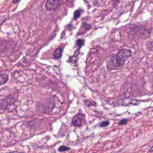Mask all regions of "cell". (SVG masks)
I'll return each instance as SVG.
<instances>
[{"label":"cell","mask_w":153,"mask_h":153,"mask_svg":"<svg viewBox=\"0 0 153 153\" xmlns=\"http://www.w3.org/2000/svg\"><path fill=\"white\" fill-rule=\"evenodd\" d=\"M61 0H47L45 4V9L47 10H55L60 5Z\"/></svg>","instance_id":"3957f363"},{"label":"cell","mask_w":153,"mask_h":153,"mask_svg":"<svg viewBox=\"0 0 153 153\" xmlns=\"http://www.w3.org/2000/svg\"><path fill=\"white\" fill-rule=\"evenodd\" d=\"M84 40H77V41H76V45H77L79 47H81L82 46H83L84 45Z\"/></svg>","instance_id":"30bf717a"},{"label":"cell","mask_w":153,"mask_h":153,"mask_svg":"<svg viewBox=\"0 0 153 153\" xmlns=\"http://www.w3.org/2000/svg\"><path fill=\"white\" fill-rule=\"evenodd\" d=\"M127 121H128V120H127V119H126V118L122 119L121 120H120V121L118 122V126H123V125H124V124H127Z\"/></svg>","instance_id":"8fae6325"},{"label":"cell","mask_w":153,"mask_h":153,"mask_svg":"<svg viewBox=\"0 0 153 153\" xmlns=\"http://www.w3.org/2000/svg\"><path fill=\"white\" fill-rule=\"evenodd\" d=\"M81 10H76L74 12V19H78L80 16H81Z\"/></svg>","instance_id":"52a82bcc"},{"label":"cell","mask_w":153,"mask_h":153,"mask_svg":"<svg viewBox=\"0 0 153 153\" xmlns=\"http://www.w3.org/2000/svg\"><path fill=\"white\" fill-rule=\"evenodd\" d=\"M70 148L68 147H66V146H64V145H62V146H61L59 148H58V151L59 152H64V151H68L69 150Z\"/></svg>","instance_id":"ba28073f"},{"label":"cell","mask_w":153,"mask_h":153,"mask_svg":"<svg viewBox=\"0 0 153 153\" xmlns=\"http://www.w3.org/2000/svg\"><path fill=\"white\" fill-rule=\"evenodd\" d=\"M9 80V76L6 74H2L0 75V84L1 86L6 84Z\"/></svg>","instance_id":"5b68a950"},{"label":"cell","mask_w":153,"mask_h":153,"mask_svg":"<svg viewBox=\"0 0 153 153\" xmlns=\"http://www.w3.org/2000/svg\"><path fill=\"white\" fill-rule=\"evenodd\" d=\"M131 56V51L129 49H122L113 56L107 63V68L109 70L118 69L121 68L126 61Z\"/></svg>","instance_id":"6da1fadb"},{"label":"cell","mask_w":153,"mask_h":153,"mask_svg":"<svg viewBox=\"0 0 153 153\" xmlns=\"http://www.w3.org/2000/svg\"><path fill=\"white\" fill-rule=\"evenodd\" d=\"M139 102H140L139 100L132 99H129V98H126V99H123L118 100L117 102V104L118 105L128 106L130 105H137V104H139Z\"/></svg>","instance_id":"7a4b0ae2"},{"label":"cell","mask_w":153,"mask_h":153,"mask_svg":"<svg viewBox=\"0 0 153 153\" xmlns=\"http://www.w3.org/2000/svg\"><path fill=\"white\" fill-rule=\"evenodd\" d=\"M84 119V115L82 113L77 114L76 115H74V117L72 118V124L75 126H82L83 125Z\"/></svg>","instance_id":"277c9868"},{"label":"cell","mask_w":153,"mask_h":153,"mask_svg":"<svg viewBox=\"0 0 153 153\" xmlns=\"http://www.w3.org/2000/svg\"><path fill=\"white\" fill-rule=\"evenodd\" d=\"M9 153H25V152H18V151H12Z\"/></svg>","instance_id":"7c38bea8"},{"label":"cell","mask_w":153,"mask_h":153,"mask_svg":"<svg viewBox=\"0 0 153 153\" xmlns=\"http://www.w3.org/2000/svg\"><path fill=\"white\" fill-rule=\"evenodd\" d=\"M19 1V0H13V3H17Z\"/></svg>","instance_id":"5bb4252c"},{"label":"cell","mask_w":153,"mask_h":153,"mask_svg":"<svg viewBox=\"0 0 153 153\" xmlns=\"http://www.w3.org/2000/svg\"><path fill=\"white\" fill-rule=\"evenodd\" d=\"M149 152H153V146L149 149V151H148Z\"/></svg>","instance_id":"4fadbf2b"},{"label":"cell","mask_w":153,"mask_h":153,"mask_svg":"<svg viewBox=\"0 0 153 153\" xmlns=\"http://www.w3.org/2000/svg\"><path fill=\"white\" fill-rule=\"evenodd\" d=\"M109 124H110V122L108 121H104L100 123L99 126L101 127H107V126H109Z\"/></svg>","instance_id":"9c48e42d"},{"label":"cell","mask_w":153,"mask_h":153,"mask_svg":"<svg viewBox=\"0 0 153 153\" xmlns=\"http://www.w3.org/2000/svg\"><path fill=\"white\" fill-rule=\"evenodd\" d=\"M62 50L61 48H57L55 51V53H54V57L56 59L59 58L61 57L62 56Z\"/></svg>","instance_id":"8992f818"}]
</instances>
